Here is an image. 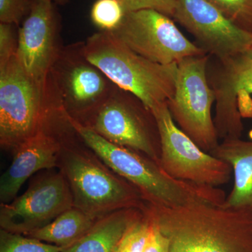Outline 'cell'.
Wrapping results in <instances>:
<instances>
[{"label":"cell","mask_w":252,"mask_h":252,"mask_svg":"<svg viewBox=\"0 0 252 252\" xmlns=\"http://www.w3.org/2000/svg\"><path fill=\"white\" fill-rule=\"evenodd\" d=\"M142 207L118 210L99 219L82 238L62 252H114Z\"/></svg>","instance_id":"e0dca14e"},{"label":"cell","mask_w":252,"mask_h":252,"mask_svg":"<svg viewBox=\"0 0 252 252\" xmlns=\"http://www.w3.org/2000/svg\"><path fill=\"white\" fill-rule=\"evenodd\" d=\"M250 94H252V81L245 83L237 90L235 97H236L237 101H238V104L239 99H242V98L245 97V96L248 95Z\"/></svg>","instance_id":"4316f807"},{"label":"cell","mask_w":252,"mask_h":252,"mask_svg":"<svg viewBox=\"0 0 252 252\" xmlns=\"http://www.w3.org/2000/svg\"><path fill=\"white\" fill-rule=\"evenodd\" d=\"M97 220L77 207H72L63 212L49 224L25 235L64 250L82 238Z\"/></svg>","instance_id":"ac0fdd59"},{"label":"cell","mask_w":252,"mask_h":252,"mask_svg":"<svg viewBox=\"0 0 252 252\" xmlns=\"http://www.w3.org/2000/svg\"><path fill=\"white\" fill-rule=\"evenodd\" d=\"M209 83L215 91L216 114L214 123L219 138H240L243 133L242 114L235 94L245 83L252 81V46L245 51L219 61Z\"/></svg>","instance_id":"5bb4252c"},{"label":"cell","mask_w":252,"mask_h":252,"mask_svg":"<svg viewBox=\"0 0 252 252\" xmlns=\"http://www.w3.org/2000/svg\"><path fill=\"white\" fill-rule=\"evenodd\" d=\"M59 165L70 187L74 207L96 220L118 210L144 206L142 194L135 186L89 154L62 147Z\"/></svg>","instance_id":"5b68a950"},{"label":"cell","mask_w":252,"mask_h":252,"mask_svg":"<svg viewBox=\"0 0 252 252\" xmlns=\"http://www.w3.org/2000/svg\"><path fill=\"white\" fill-rule=\"evenodd\" d=\"M159 228L179 252H252V208L210 204H148Z\"/></svg>","instance_id":"7a4b0ae2"},{"label":"cell","mask_w":252,"mask_h":252,"mask_svg":"<svg viewBox=\"0 0 252 252\" xmlns=\"http://www.w3.org/2000/svg\"><path fill=\"white\" fill-rule=\"evenodd\" d=\"M46 1H51V2L54 3V4L64 5L67 4L69 0H46Z\"/></svg>","instance_id":"83f0119b"},{"label":"cell","mask_w":252,"mask_h":252,"mask_svg":"<svg viewBox=\"0 0 252 252\" xmlns=\"http://www.w3.org/2000/svg\"><path fill=\"white\" fill-rule=\"evenodd\" d=\"M61 111L52 86L44 90L30 79L16 54L0 64V142L14 151Z\"/></svg>","instance_id":"277c9868"},{"label":"cell","mask_w":252,"mask_h":252,"mask_svg":"<svg viewBox=\"0 0 252 252\" xmlns=\"http://www.w3.org/2000/svg\"><path fill=\"white\" fill-rule=\"evenodd\" d=\"M84 42L63 46L51 73V82L63 114L84 124L117 86L84 55Z\"/></svg>","instance_id":"52a82bcc"},{"label":"cell","mask_w":252,"mask_h":252,"mask_svg":"<svg viewBox=\"0 0 252 252\" xmlns=\"http://www.w3.org/2000/svg\"><path fill=\"white\" fill-rule=\"evenodd\" d=\"M63 116L86 145L107 166L138 189L144 201L165 207L200 203L220 206L224 203L226 196L221 189L173 178L149 157L113 144L89 126L67 114Z\"/></svg>","instance_id":"6da1fadb"},{"label":"cell","mask_w":252,"mask_h":252,"mask_svg":"<svg viewBox=\"0 0 252 252\" xmlns=\"http://www.w3.org/2000/svg\"><path fill=\"white\" fill-rule=\"evenodd\" d=\"M49 126V122L14 151V160L0 179L1 204L14 200L33 174L59 165L62 146L51 133Z\"/></svg>","instance_id":"9a60e30c"},{"label":"cell","mask_w":252,"mask_h":252,"mask_svg":"<svg viewBox=\"0 0 252 252\" xmlns=\"http://www.w3.org/2000/svg\"><path fill=\"white\" fill-rule=\"evenodd\" d=\"M56 245L23 234L0 230V252H62Z\"/></svg>","instance_id":"44dd1931"},{"label":"cell","mask_w":252,"mask_h":252,"mask_svg":"<svg viewBox=\"0 0 252 252\" xmlns=\"http://www.w3.org/2000/svg\"><path fill=\"white\" fill-rule=\"evenodd\" d=\"M170 252H179L177 251V250H175V249L172 248V247H171V245H170Z\"/></svg>","instance_id":"f1b7e54d"},{"label":"cell","mask_w":252,"mask_h":252,"mask_svg":"<svg viewBox=\"0 0 252 252\" xmlns=\"http://www.w3.org/2000/svg\"><path fill=\"white\" fill-rule=\"evenodd\" d=\"M173 18L210 56L222 61L252 46V32L232 23L208 0H176Z\"/></svg>","instance_id":"4fadbf2b"},{"label":"cell","mask_w":252,"mask_h":252,"mask_svg":"<svg viewBox=\"0 0 252 252\" xmlns=\"http://www.w3.org/2000/svg\"><path fill=\"white\" fill-rule=\"evenodd\" d=\"M33 0H0V22L19 26L31 12Z\"/></svg>","instance_id":"603a6c76"},{"label":"cell","mask_w":252,"mask_h":252,"mask_svg":"<svg viewBox=\"0 0 252 252\" xmlns=\"http://www.w3.org/2000/svg\"><path fill=\"white\" fill-rule=\"evenodd\" d=\"M125 14L120 0H97L93 5L91 17L101 31L113 32L119 27Z\"/></svg>","instance_id":"ffe728a7"},{"label":"cell","mask_w":252,"mask_h":252,"mask_svg":"<svg viewBox=\"0 0 252 252\" xmlns=\"http://www.w3.org/2000/svg\"><path fill=\"white\" fill-rule=\"evenodd\" d=\"M210 57L192 56L177 63L175 94L167 103L180 130L209 154L220 144L212 117L215 94L207 77Z\"/></svg>","instance_id":"8992f818"},{"label":"cell","mask_w":252,"mask_h":252,"mask_svg":"<svg viewBox=\"0 0 252 252\" xmlns=\"http://www.w3.org/2000/svg\"><path fill=\"white\" fill-rule=\"evenodd\" d=\"M150 228V217L145 205L127 228L114 252H144Z\"/></svg>","instance_id":"d6986e66"},{"label":"cell","mask_w":252,"mask_h":252,"mask_svg":"<svg viewBox=\"0 0 252 252\" xmlns=\"http://www.w3.org/2000/svg\"><path fill=\"white\" fill-rule=\"evenodd\" d=\"M210 154L229 164L234 175V185L221 206L252 208V141L224 139Z\"/></svg>","instance_id":"2e32d148"},{"label":"cell","mask_w":252,"mask_h":252,"mask_svg":"<svg viewBox=\"0 0 252 252\" xmlns=\"http://www.w3.org/2000/svg\"><path fill=\"white\" fill-rule=\"evenodd\" d=\"M160 139V167L173 178L217 187L229 182V164L202 150L176 126L167 103L152 110Z\"/></svg>","instance_id":"9c48e42d"},{"label":"cell","mask_w":252,"mask_h":252,"mask_svg":"<svg viewBox=\"0 0 252 252\" xmlns=\"http://www.w3.org/2000/svg\"><path fill=\"white\" fill-rule=\"evenodd\" d=\"M208 1L238 27L252 32V0Z\"/></svg>","instance_id":"7402d4cb"},{"label":"cell","mask_w":252,"mask_h":252,"mask_svg":"<svg viewBox=\"0 0 252 252\" xmlns=\"http://www.w3.org/2000/svg\"><path fill=\"white\" fill-rule=\"evenodd\" d=\"M147 210L150 217V228L144 252H170V240L162 233L148 208Z\"/></svg>","instance_id":"484cf974"},{"label":"cell","mask_w":252,"mask_h":252,"mask_svg":"<svg viewBox=\"0 0 252 252\" xmlns=\"http://www.w3.org/2000/svg\"><path fill=\"white\" fill-rule=\"evenodd\" d=\"M18 34L14 25L0 23V64H4L16 54Z\"/></svg>","instance_id":"d4e9b609"},{"label":"cell","mask_w":252,"mask_h":252,"mask_svg":"<svg viewBox=\"0 0 252 252\" xmlns=\"http://www.w3.org/2000/svg\"><path fill=\"white\" fill-rule=\"evenodd\" d=\"M83 48L86 59L117 87L134 94L151 112L173 97L177 64L164 65L144 59L110 32L94 33Z\"/></svg>","instance_id":"3957f363"},{"label":"cell","mask_w":252,"mask_h":252,"mask_svg":"<svg viewBox=\"0 0 252 252\" xmlns=\"http://www.w3.org/2000/svg\"><path fill=\"white\" fill-rule=\"evenodd\" d=\"M61 21L54 4L33 0L31 12L18 29L16 56L26 74L44 90L51 89V73L63 46Z\"/></svg>","instance_id":"8fae6325"},{"label":"cell","mask_w":252,"mask_h":252,"mask_svg":"<svg viewBox=\"0 0 252 252\" xmlns=\"http://www.w3.org/2000/svg\"><path fill=\"white\" fill-rule=\"evenodd\" d=\"M110 32L139 56L164 65L207 54L184 35L171 18L155 10L126 12L119 27Z\"/></svg>","instance_id":"30bf717a"},{"label":"cell","mask_w":252,"mask_h":252,"mask_svg":"<svg viewBox=\"0 0 252 252\" xmlns=\"http://www.w3.org/2000/svg\"><path fill=\"white\" fill-rule=\"evenodd\" d=\"M121 1H122V0H120Z\"/></svg>","instance_id":"f546056e"},{"label":"cell","mask_w":252,"mask_h":252,"mask_svg":"<svg viewBox=\"0 0 252 252\" xmlns=\"http://www.w3.org/2000/svg\"><path fill=\"white\" fill-rule=\"evenodd\" d=\"M122 2L126 13L152 9L170 18H173L177 4L176 0H122Z\"/></svg>","instance_id":"cb8c5ba5"},{"label":"cell","mask_w":252,"mask_h":252,"mask_svg":"<svg viewBox=\"0 0 252 252\" xmlns=\"http://www.w3.org/2000/svg\"><path fill=\"white\" fill-rule=\"evenodd\" d=\"M84 124L109 142L143 154L159 164L161 149L157 121L130 93L117 87Z\"/></svg>","instance_id":"ba28073f"},{"label":"cell","mask_w":252,"mask_h":252,"mask_svg":"<svg viewBox=\"0 0 252 252\" xmlns=\"http://www.w3.org/2000/svg\"><path fill=\"white\" fill-rule=\"evenodd\" d=\"M74 207L70 187L61 173L34 181L28 190L11 203L1 204V229L26 235L49 224Z\"/></svg>","instance_id":"7c38bea8"}]
</instances>
